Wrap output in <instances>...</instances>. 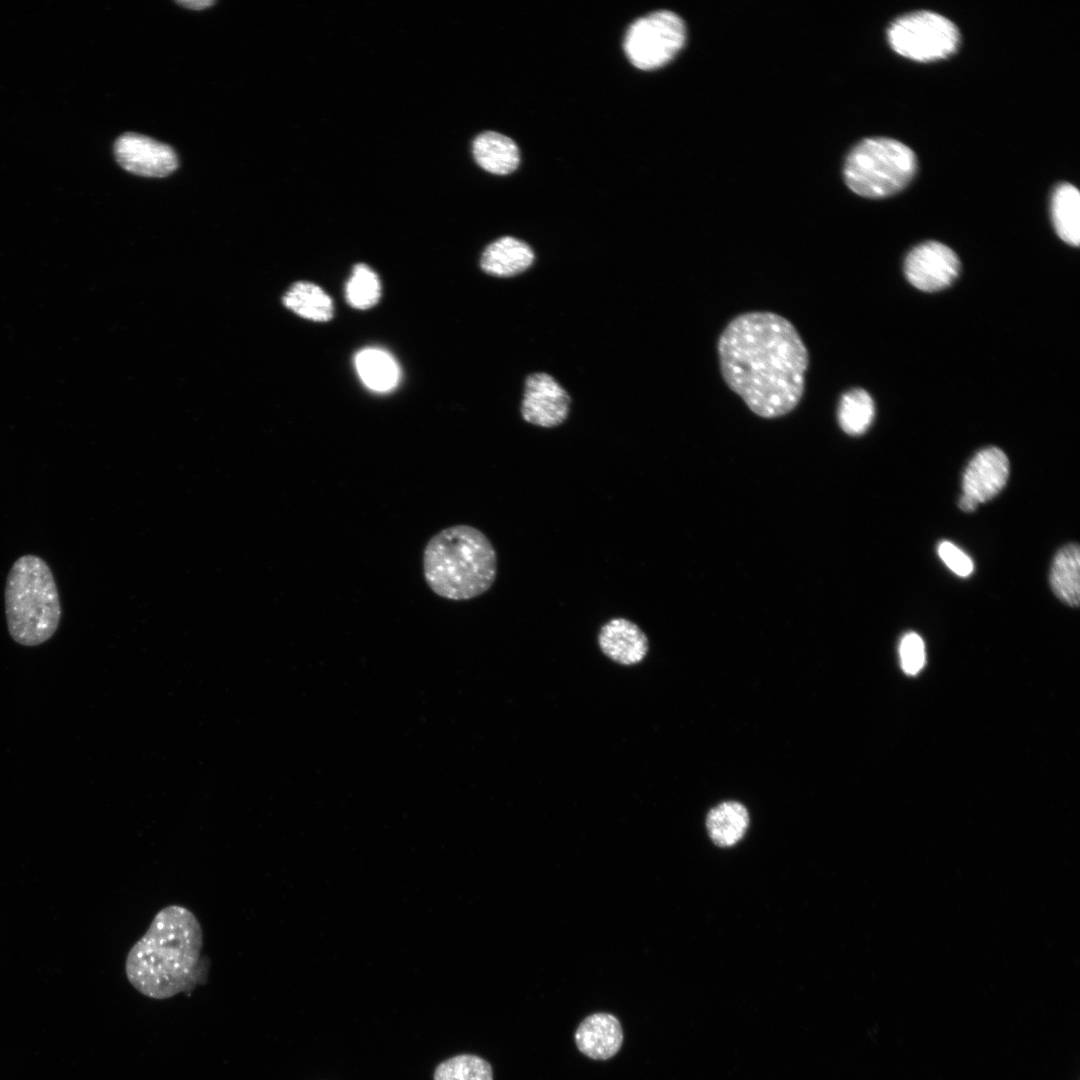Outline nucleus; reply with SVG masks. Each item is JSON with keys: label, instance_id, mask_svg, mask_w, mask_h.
Wrapping results in <instances>:
<instances>
[{"label": "nucleus", "instance_id": "obj_11", "mask_svg": "<svg viewBox=\"0 0 1080 1080\" xmlns=\"http://www.w3.org/2000/svg\"><path fill=\"white\" fill-rule=\"evenodd\" d=\"M1009 476V460L997 447H987L975 454L967 465L963 477V494L986 502L995 497L1005 486Z\"/></svg>", "mask_w": 1080, "mask_h": 1080}, {"label": "nucleus", "instance_id": "obj_20", "mask_svg": "<svg viewBox=\"0 0 1080 1080\" xmlns=\"http://www.w3.org/2000/svg\"><path fill=\"white\" fill-rule=\"evenodd\" d=\"M283 304L297 315L317 322L329 321L333 301L319 286L305 281L294 283L283 296Z\"/></svg>", "mask_w": 1080, "mask_h": 1080}, {"label": "nucleus", "instance_id": "obj_8", "mask_svg": "<svg viewBox=\"0 0 1080 1080\" xmlns=\"http://www.w3.org/2000/svg\"><path fill=\"white\" fill-rule=\"evenodd\" d=\"M960 271L955 252L937 241H927L914 247L907 255L904 272L917 289L934 292L952 284Z\"/></svg>", "mask_w": 1080, "mask_h": 1080}, {"label": "nucleus", "instance_id": "obj_25", "mask_svg": "<svg viewBox=\"0 0 1080 1080\" xmlns=\"http://www.w3.org/2000/svg\"><path fill=\"white\" fill-rule=\"evenodd\" d=\"M937 553L943 563L960 577L969 576L974 564L972 559L959 547L950 541H941L937 547Z\"/></svg>", "mask_w": 1080, "mask_h": 1080}, {"label": "nucleus", "instance_id": "obj_17", "mask_svg": "<svg viewBox=\"0 0 1080 1080\" xmlns=\"http://www.w3.org/2000/svg\"><path fill=\"white\" fill-rule=\"evenodd\" d=\"M748 824L747 809L736 801L720 803L709 811L706 819L708 834L720 847L736 844L744 836Z\"/></svg>", "mask_w": 1080, "mask_h": 1080}, {"label": "nucleus", "instance_id": "obj_7", "mask_svg": "<svg viewBox=\"0 0 1080 1080\" xmlns=\"http://www.w3.org/2000/svg\"><path fill=\"white\" fill-rule=\"evenodd\" d=\"M686 40L683 20L669 10H658L635 20L624 38L630 62L641 70L664 66L681 50Z\"/></svg>", "mask_w": 1080, "mask_h": 1080}, {"label": "nucleus", "instance_id": "obj_26", "mask_svg": "<svg viewBox=\"0 0 1080 1080\" xmlns=\"http://www.w3.org/2000/svg\"><path fill=\"white\" fill-rule=\"evenodd\" d=\"M179 5H182L188 9H204L215 4V1L210 0H189V1H177Z\"/></svg>", "mask_w": 1080, "mask_h": 1080}, {"label": "nucleus", "instance_id": "obj_19", "mask_svg": "<svg viewBox=\"0 0 1080 1080\" xmlns=\"http://www.w3.org/2000/svg\"><path fill=\"white\" fill-rule=\"evenodd\" d=\"M1051 215L1058 236L1069 245L1080 243V195L1069 183L1058 185L1051 199Z\"/></svg>", "mask_w": 1080, "mask_h": 1080}, {"label": "nucleus", "instance_id": "obj_10", "mask_svg": "<svg viewBox=\"0 0 1080 1080\" xmlns=\"http://www.w3.org/2000/svg\"><path fill=\"white\" fill-rule=\"evenodd\" d=\"M114 155L124 170L145 177H165L178 167L171 146L138 133L121 135L114 143Z\"/></svg>", "mask_w": 1080, "mask_h": 1080}, {"label": "nucleus", "instance_id": "obj_14", "mask_svg": "<svg viewBox=\"0 0 1080 1080\" xmlns=\"http://www.w3.org/2000/svg\"><path fill=\"white\" fill-rule=\"evenodd\" d=\"M534 259L535 254L526 242L505 236L485 248L480 266L492 276L512 277L527 270Z\"/></svg>", "mask_w": 1080, "mask_h": 1080}, {"label": "nucleus", "instance_id": "obj_21", "mask_svg": "<svg viewBox=\"0 0 1080 1080\" xmlns=\"http://www.w3.org/2000/svg\"><path fill=\"white\" fill-rule=\"evenodd\" d=\"M874 412V402L869 393L860 388L851 389L840 399L839 425L848 435H861L870 427Z\"/></svg>", "mask_w": 1080, "mask_h": 1080}, {"label": "nucleus", "instance_id": "obj_27", "mask_svg": "<svg viewBox=\"0 0 1080 1080\" xmlns=\"http://www.w3.org/2000/svg\"><path fill=\"white\" fill-rule=\"evenodd\" d=\"M958 504H959V508L961 510H963L965 512H971V511H974L977 508L979 503L976 500H974L972 497H970V496H968L966 494H962V496L959 499Z\"/></svg>", "mask_w": 1080, "mask_h": 1080}, {"label": "nucleus", "instance_id": "obj_9", "mask_svg": "<svg viewBox=\"0 0 1080 1080\" xmlns=\"http://www.w3.org/2000/svg\"><path fill=\"white\" fill-rule=\"evenodd\" d=\"M571 397L549 374L533 373L526 377L520 406L522 419L532 425L554 428L569 415Z\"/></svg>", "mask_w": 1080, "mask_h": 1080}, {"label": "nucleus", "instance_id": "obj_3", "mask_svg": "<svg viewBox=\"0 0 1080 1080\" xmlns=\"http://www.w3.org/2000/svg\"><path fill=\"white\" fill-rule=\"evenodd\" d=\"M422 568L426 584L436 595L454 601L469 600L493 585L497 554L481 530L453 525L429 539L423 550Z\"/></svg>", "mask_w": 1080, "mask_h": 1080}, {"label": "nucleus", "instance_id": "obj_16", "mask_svg": "<svg viewBox=\"0 0 1080 1080\" xmlns=\"http://www.w3.org/2000/svg\"><path fill=\"white\" fill-rule=\"evenodd\" d=\"M1050 585L1054 594L1070 606L1080 600V550L1076 543L1063 546L1055 555L1050 570Z\"/></svg>", "mask_w": 1080, "mask_h": 1080}, {"label": "nucleus", "instance_id": "obj_12", "mask_svg": "<svg viewBox=\"0 0 1080 1080\" xmlns=\"http://www.w3.org/2000/svg\"><path fill=\"white\" fill-rule=\"evenodd\" d=\"M598 645L610 660L624 666L640 663L649 650V642L643 630L634 622L612 618L599 630Z\"/></svg>", "mask_w": 1080, "mask_h": 1080}, {"label": "nucleus", "instance_id": "obj_6", "mask_svg": "<svg viewBox=\"0 0 1080 1080\" xmlns=\"http://www.w3.org/2000/svg\"><path fill=\"white\" fill-rule=\"evenodd\" d=\"M887 38L896 53L919 62L945 59L960 44V33L953 22L925 10L895 19L887 30Z\"/></svg>", "mask_w": 1080, "mask_h": 1080}, {"label": "nucleus", "instance_id": "obj_2", "mask_svg": "<svg viewBox=\"0 0 1080 1080\" xmlns=\"http://www.w3.org/2000/svg\"><path fill=\"white\" fill-rule=\"evenodd\" d=\"M203 931L187 907L170 904L153 917L127 953L125 974L140 994L164 1000L191 990L200 979Z\"/></svg>", "mask_w": 1080, "mask_h": 1080}, {"label": "nucleus", "instance_id": "obj_15", "mask_svg": "<svg viewBox=\"0 0 1080 1080\" xmlns=\"http://www.w3.org/2000/svg\"><path fill=\"white\" fill-rule=\"evenodd\" d=\"M472 149L479 166L492 174H509L520 162L516 143L498 132L486 131L479 134L473 141Z\"/></svg>", "mask_w": 1080, "mask_h": 1080}, {"label": "nucleus", "instance_id": "obj_13", "mask_svg": "<svg viewBox=\"0 0 1080 1080\" xmlns=\"http://www.w3.org/2000/svg\"><path fill=\"white\" fill-rule=\"evenodd\" d=\"M578 1049L594 1060L613 1057L623 1043V1030L619 1020L608 1013H595L586 1017L575 1032Z\"/></svg>", "mask_w": 1080, "mask_h": 1080}, {"label": "nucleus", "instance_id": "obj_18", "mask_svg": "<svg viewBox=\"0 0 1080 1080\" xmlns=\"http://www.w3.org/2000/svg\"><path fill=\"white\" fill-rule=\"evenodd\" d=\"M354 362L360 379L371 390L389 391L399 381L400 371L395 359L382 349H362L356 354Z\"/></svg>", "mask_w": 1080, "mask_h": 1080}, {"label": "nucleus", "instance_id": "obj_4", "mask_svg": "<svg viewBox=\"0 0 1080 1080\" xmlns=\"http://www.w3.org/2000/svg\"><path fill=\"white\" fill-rule=\"evenodd\" d=\"M8 632L23 646H37L56 632L60 618L59 594L47 563L28 554L12 565L5 586Z\"/></svg>", "mask_w": 1080, "mask_h": 1080}, {"label": "nucleus", "instance_id": "obj_22", "mask_svg": "<svg viewBox=\"0 0 1080 1080\" xmlns=\"http://www.w3.org/2000/svg\"><path fill=\"white\" fill-rule=\"evenodd\" d=\"M347 302L356 309L374 306L381 296V284L377 274L363 263L356 264L345 288Z\"/></svg>", "mask_w": 1080, "mask_h": 1080}, {"label": "nucleus", "instance_id": "obj_5", "mask_svg": "<svg viewBox=\"0 0 1080 1080\" xmlns=\"http://www.w3.org/2000/svg\"><path fill=\"white\" fill-rule=\"evenodd\" d=\"M917 169L914 152L900 141L866 138L848 154L843 174L846 185L866 198L891 196L908 185Z\"/></svg>", "mask_w": 1080, "mask_h": 1080}, {"label": "nucleus", "instance_id": "obj_1", "mask_svg": "<svg viewBox=\"0 0 1080 1080\" xmlns=\"http://www.w3.org/2000/svg\"><path fill=\"white\" fill-rule=\"evenodd\" d=\"M717 352L725 383L756 415L779 417L800 402L809 355L788 319L767 311L740 314L720 334Z\"/></svg>", "mask_w": 1080, "mask_h": 1080}, {"label": "nucleus", "instance_id": "obj_24", "mask_svg": "<svg viewBox=\"0 0 1080 1080\" xmlns=\"http://www.w3.org/2000/svg\"><path fill=\"white\" fill-rule=\"evenodd\" d=\"M899 655L904 673L916 675L925 663V649L921 637L915 632L905 634L900 642Z\"/></svg>", "mask_w": 1080, "mask_h": 1080}, {"label": "nucleus", "instance_id": "obj_23", "mask_svg": "<svg viewBox=\"0 0 1080 1080\" xmlns=\"http://www.w3.org/2000/svg\"><path fill=\"white\" fill-rule=\"evenodd\" d=\"M434 1080H493L491 1065L472 1054L453 1056L435 1069Z\"/></svg>", "mask_w": 1080, "mask_h": 1080}]
</instances>
